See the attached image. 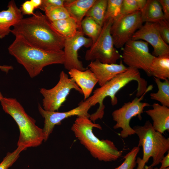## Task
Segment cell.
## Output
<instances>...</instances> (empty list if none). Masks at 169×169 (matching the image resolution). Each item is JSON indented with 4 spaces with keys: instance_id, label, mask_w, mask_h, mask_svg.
<instances>
[{
    "instance_id": "cell-12",
    "label": "cell",
    "mask_w": 169,
    "mask_h": 169,
    "mask_svg": "<svg viewBox=\"0 0 169 169\" xmlns=\"http://www.w3.org/2000/svg\"><path fill=\"white\" fill-rule=\"evenodd\" d=\"M91 107L87 99L81 102L76 108L64 112L46 111L38 104L39 112L44 119L42 129L44 141L48 140L55 125H60L61 121L65 119L74 115L86 116L90 118V115L88 111Z\"/></svg>"
},
{
    "instance_id": "cell-9",
    "label": "cell",
    "mask_w": 169,
    "mask_h": 169,
    "mask_svg": "<svg viewBox=\"0 0 169 169\" xmlns=\"http://www.w3.org/2000/svg\"><path fill=\"white\" fill-rule=\"evenodd\" d=\"M59 80L57 84L50 89L41 88L40 93L43 97V108L49 111L58 110L65 102L70 90L74 89L82 94L80 88L72 78L63 71L59 74Z\"/></svg>"
},
{
    "instance_id": "cell-26",
    "label": "cell",
    "mask_w": 169,
    "mask_h": 169,
    "mask_svg": "<svg viewBox=\"0 0 169 169\" xmlns=\"http://www.w3.org/2000/svg\"><path fill=\"white\" fill-rule=\"evenodd\" d=\"M123 0H107V4L104 22L109 18L113 20L121 14V9Z\"/></svg>"
},
{
    "instance_id": "cell-4",
    "label": "cell",
    "mask_w": 169,
    "mask_h": 169,
    "mask_svg": "<svg viewBox=\"0 0 169 169\" xmlns=\"http://www.w3.org/2000/svg\"><path fill=\"white\" fill-rule=\"evenodd\" d=\"M94 128L102 129L100 124L94 123L89 118L79 116L75 120L71 130L94 158L105 162L117 160L121 156L123 151L119 150L111 140L99 139L93 132Z\"/></svg>"
},
{
    "instance_id": "cell-27",
    "label": "cell",
    "mask_w": 169,
    "mask_h": 169,
    "mask_svg": "<svg viewBox=\"0 0 169 169\" xmlns=\"http://www.w3.org/2000/svg\"><path fill=\"white\" fill-rule=\"evenodd\" d=\"M44 12L45 15L51 22L70 17L67 10L64 6L47 9Z\"/></svg>"
},
{
    "instance_id": "cell-16",
    "label": "cell",
    "mask_w": 169,
    "mask_h": 169,
    "mask_svg": "<svg viewBox=\"0 0 169 169\" xmlns=\"http://www.w3.org/2000/svg\"><path fill=\"white\" fill-rule=\"evenodd\" d=\"M23 18V15L15 1H10L7 9L0 11V39L8 35L11 33V27L14 26Z\"/></svg>"
},
{
    "instance_id": "cell-41",
    "label": "cell",
    "mask_w": 169,
    "mask_h": 169,
    "mask_svg": "<svg viewBox=\"0 0 169 169\" xmlns=\"http://www.w3.org/2000/svg\"><path fill=\"white\" fill-rule=\"evenodd\" d=\"M4 97L2 93L0 91V100L3 98Z\"/></svg>"
},
{
    "instance_id": "cell-36",
    "label": "cell",
    "mask_w": 169,
    "mask_h": 169,
    "mask_svg": "<svg viewBox=\"0 0 169 169\" xmlns=\"http://www.w3.org/2000/svg\"><path fill=\"white\" fill-rule=\"evenodd\" d=\"M136 163L137 164L136 169H144V166L146 163L140 157H138L136 160Z\"/></svg>"
},
{
    "instance_id": "cell-17",
    "label": "cell",
    "mask_w": 169,
    "mask_h": 169,
    "mask_svg": "<svg viewBox=\"0 0 169 169\" xmlns=\"http://www.w3.org/2000/svg\"><path fill=\"white\" fill-rule=\"evenodd\" d=\"M70 77L73 79L81 89L84 95V100L90 95L93 89L98 83V80L94 73L90 69L81 71L76 69L69 70Z\"/></svg>"
},
{
    "instance_id": "cell-22",
    "label": "cell",
    "mask_w": 169,
    "mask_h": 169,
    "mask_svg": "<svg viewBox=\"0 0 169 169\" xmlns=\"http://www.w3.org/2000/svg\"><path fill=\"white\" fill-rule=\"evenodd\" d=\"M51 24L54 28L65 38L74 36L79 30L76 21L70 17L52 22Z\"/></svg>"
},
{
    "instance_id": "cell-8",
    "label": "cell",
    "mask_w": 169,
    "mask_h": 169,
    "mask_svg": "<svg viewBox=\"0 0 169 169\" xmlns=\"http://www.w3.org/2000/svg\"><path fill=\"white\" fill-rule=\"evenodd\" d=\"M153 88L152 85L148 86L145 92L140 97H136L131 101L125 103L118 109L114 110L112 113L113 120L116 122L113 128H121L120 136L123 138L135 135V132L130 124V120L134 117L137 116L140 120H142L141 114L143 113L144 108L150 105L147 102L141 101L144 95Z\"/></svg>"
},
{
    "instance_id": "cell-30",
    "label": "cell",
    "mask_w": 169,
    "mask_h": 169,
    "mask_svg": "<svg viewBox=\"0 0 169 169\" xmlns=\"http://www.w3.org/2000/svg\"><path fill=\"white\" fill-rule=\"evenodd\" d=\"M169 21L163 19L153 23L164 41L169 44Z\"/></svg>"
},
{
    "instance_id": "cell-11",
    "label": "cell",
    "mask_w": 169,
    "mask_h": 169,
    "mask_svg": "<svg viewBox=\"0 0 169 169\" xmlns=\"http://www.w3.org/2000/svg\"><path fill=\"white\" fill-rule=\"evenodd\" d=\"M143 23L140 11L128 15L121 14L113 20L110 33L115 48H122L131 39L133 34L142 25Z\"/></svg>"
},
{
    "instance_id": "cell-25",
    "label": "cell",
    "mask_w": 169,
    "mask_h": 169,
    "mask_svg": "<svg viewBox=\"0 0 169 169\" xmlns=\"http://www.w3.org/2000/svg\"><path fill=\"white\" fill-rule=\"evenodd\" d=\"M81 27L84 34L92 40V44L98 38L102 28L92 18L88 16H85L82 21Z\"/></svg>"
},
{
    "instance_id": "cell-19",
    "label": "cell",
    "mask_w": 169,
    "mask_h": 169,
    "mask_svg": "<svg viewBox=\"0 0 169 169\" xmlns=\"http://www.w3.org/2000/svg\"><path fill=\"white\" fill-rule=\"evenodd\" d=\"M95 0H65L64 6L67 10L69 16L76 22L79 31H81L82 21Z\"/></svg>"
},
{
    "instance_id": "cell-24",
    "label": "cell",
    "mask_w": 169,
    "mask_h": 169,
    "mask_svg": "<svg viewBox=\"0 0 169 169\" xmlns=\"http://www.w3.org/2000/svg\"><path fill=\"white\" fill-rule=\"evenodd\" d=\"M107 4V0H95L87 12L85 16L92 18L98 24L102 27Z\"/></svg>"
},
{
    "instance_id": "cell-2",
    "label": "cell",
    "mask_w": 169,
    "mask_h": 169,
    "mask_svg": "<svg viewBox=\"0 0 169 169\" xmlns=\"http://www.w3.org/2000/svg\"><path fill=\"white\" fill-rule=\"evenodd\" d=\"M9 46V54L22 65L30 77L39 75L45 67L53 64H63V50L50 51L44 50L31 44L22 36L18 35Z\"/></svg>"
},
{
    "instance_id": "cell-6",
    "label": "cell",
    "mask_w": 169,
    "mask_h": 169,
    "mask_svg": "<svg viewBox=\"0 0 169 169\" xmlns=\"http://www.w3.org/2000/svg\"><path fill=\"white\" fill-rule=\"evenodd\" d=\"M133 128L139 138L138 146L142 148L143 161L146 163L152 157V166L159 164L165 154L169 151V138L156 131L149 120L143 126L136 125Z\"/></svg>"
},
{
    "instance_id": "cell-32",
    "label": "cell",
    "mask_w": 169,
    "mask_h": 169,
    "mask_svg": "<svg viewBox=\"0 0 169 169\" xmlns=\"http://www.w3.org/2000/svg\"><path fill=\"white\" fill-rule=\"evenodd\" d=\"M65 0H42L39 8L44 11L46 9L64 6Z\"/></svg>"
},
{
    "instance_id": "cell-7",
    "label": "cell",
    "mask_w": 169,
    "mask_h": 169,
    "mask_svg": "<svg viewBox=\"0 0 169 169\" xmlns=\"http://www.w3.org/2000/svg\"><path fill=\"white\" fill-rule=\"evenodd\" d=\"M113 21L111 18L104 21L98 38L86 52V60H98L103 63L111 64H116L120 58L121 55L115 47L110 33Z\"/></svg>"
},
{
    "instance_id": "cell-37",
    "label": "cell",
    "mask_w": 169,
    "mask_h": 169,
    "mask_svg": "<svg viewBox=\"0 0 169 169\" xmlns=\"http://www.w3.org/2000/svg\"><path fill=\"white\" fill-rule=\"evenodd\" d=\"M140 11L142 12L145 8L146 3V0H137Z\"/></svg>"
},
{
    "instance_id": "cell-39",
    "label": "cell",
    "mask_w": 169,
    "mask_h": 169,
    "mask_svg": "<svg viewBox=\"0 0 169 169\" xmlns=\"http://www.w3.org/2000/svg\"><path fill=\"white\" fill-rule=\"evenodd\" d=\"M35 9L39 8L41 4L42 0H31Z\"/></svg>"
},
{
    "instance_id": "cell-1",
    "label": "cell",
    "mask_w": 169,
    "mask_h": 169,
    "mask_svg": "<svg viewBox=\"0 0 169 169\" xmlns=\"http://www.w3.org/2000/svg\"><path fill=\"white\" fill-rule=\"evenodd\" d=\"M11 33L15 36H21L31 44L44 50L58 51L64 47L65 38L54 28L45 15L38 11L22 19Z\"/></svg>"
},
{
    "instance_id": "cell-20",
    "label": "cell",
    "mask_w": 169,
    "mask_h": 169,
    "mask_svg": "<svg viewBox=\"0 0 169 169\" xmlns=\"http://www.w3.org/2000/svg\"><path fill=\"white\" fill-rule=\"evenodd\" d=\"M151 76L160 79H169V55L155 57L150 67Z\"/></svg>"
},
{
    "instance_id": "cell-10",
    "label": "cell",
    "mask_w": 169,
    "mask_h": 169,
    "mask_svg": "<svg viewBox=\"0 0 169 169\" xmlns=\"http://www.w3.org/2000/svg\"><path fill=\"white\" fill-rule=\"evenodd\" d=\"M122 50L121 57L128 67L142 69L151 77L150 67L155 56L149 52L147 43L131 39L125 44Z\"/></svg>"
},
{
    "instance_id": "cell-35",
    "label": "cell",
    "mask_w": 169,
    "mask_h": 169,
    "mask_svg": "<svg viewBox=\"0 0 169 169\" xmlns=\"http://www.w3.org/2000/svg\"><path fill=\"white\" fill-rule=\"evenodd\" d=\"M168 151L167 154L162 158L160 163H161L160 167L161 168H165L169 166V151Z\"/></svg>"
},
{
    "instance_id": "cell-5",
    "label": "cell",
    "mask_w": 169,
    "mask_h": 169,
    "mask_svg": "<svg viewBox=\"0 0 169 169\" xmlns=\"http://www.w3.org/2000/svg\"><path fill=\"white\" fill-rule=\"evenodd\" d=\"M3 111L10 115L17 124L19 130L18 146L27 148L40 146L44 141L43 129L36 125V121L28 115L17 100L4 97L0 100Z\"/></svg>"
},
{
    "instance_id": "cell-29",
    "label": "cell",
    "mask_w": 169,
    "mask_h": 169,
    "mask_svg": "<svg viewBox=\"0 0 169 169\" xmlns=\"http://www.w3.org/2000/svg\"><path fill=\"white\" fill-rule=\"evenodd\" d=\"M140 151V147L135 146L124 157L123 162L115 169H134L136 166L137 156Z\"/></svg>"
},
{
    "instance_id": "cell-28",
    "label": "cell",
    "mask_w": 169,
    "mask_h": 169,
    "mask_svg": "<svg viewBox=\"0 0 169 169\" xmlns=\"http://www.w3.org/2000/svg\"><path fill=\"white\" fill-rule=\"evenodd\" d=\"M27 149L24 146H18L12 152H8L0 163V169H8L16 161L20 153Z\"/></svg>"
},
{
    "instance_id": "cell-34",
    "label": "cell",
    "mask_w": 169,
    "mask_h": 169,
    "mask_svg": "<svg viewBox=\"0 0 169 169\" xmlns=\"http://www.w3.org/2000/svg\"><path fill=\"white\" fill-rule=\"evenodd\" d=\"M164 14V18L169 21V0H158Z\"/></svg>"
},
{
    "instance_id": "cell-15",
    "label": "cell",
    "mask_w": 169,
    "mask_h": 169,
    "mask_svg": "<svg viewBox=\"0 0 169 169\" xmlns=\"http://www.w3.org/2000/svg\"><path fill=\"white\" fill-rule=\"evenodd\" d=\"M88 66L95 74L98 83L101 86L109 81L117 74L126 71L127 67L121 60L119 64H104L98 60L91 61Z\"/></svg>"
},
{
    "instance_id": "cell-3",
    "label": "cell",
    "mask_w": 169,
    "mask_h": 169,
    "mask_svg": "<svg viewBox=\"0 0 169 169\" xmlns=\"http://www.w3.org/2000/svg\"><path fill=\"white\" fill-rule=\"evenodd\" d=\"M134 80L137 83L136 96L139 97L147 90V82L141 77L138 69L132 67H128L126 71L117 74L103 85L96 88L93 95L87 99L92 107L97 104H99V108L96 112L90 115V120L95 123L97 120H101L104 114V99L109 97L111 105L113 106L116 105L118 102L116 96V93L129 83Z\"/></svg>"
},
{
    "instance_id": "cell-23",
    "label": "cell",
    "mask_w": 169,
    "mask_h": 169,
    "mask_svg": "<svg viewBox=\"0 0 169 169\" xmlns=\"http://www.w3.org/2000/svg\"><path fill=\"white\" fill-rule=\"evenodd\" d=\"M157 85L158 90L156 93H151V99L157 101L161 105L169 107V79L162 82L160 79L154 77Z\"/></svg>"
},
{
    "instance_id": "cell-38",
    "label": "cell",
    "mask_w": 169,
    "mask_h": 169,
    "mask_svg": "<svg viewBox=\"0 0 169 169\" xmlns=\"http://www.w3.org/2000/svg\"><path fill=\"white\" fill-rule=\"evenodd\" d=\"M13 69V68L11 66L0 65V69L6 73H8L10 70Z\"/></svg>"
},
{
    "instance_id": "cell-21",
    "label": "cell",
    "mask_w": 169,
    "mask_h": 169,
    "mask_svg": "<svg viewBox=\"0 0 169 169\" xmlns=\"http://www.w3.org/2000/svg\"><path fill=\"white\" fill-rule=\"evenodd\" d=\"M141 12L143 22L154 23L165 19L158 0H147L145 8Z\"/></svg>"
},
{
    "instance_id": "cell-31",
    "label": "cell",
    "mask_w": 169,
    "mask_h": 169,
    "mask_svg": "<svg viewBox=\"0 0 169 169\" xmlns=\"http://www.w3.org/2000/svg\"><path fill=\"white\" fill-rule=\"evenodd\" d=\"M140 11L137 0H123L121 9L122 15H128Z\"/></svg>"
},
{
    "instance_id": "cell-40",
    "label": "cell",
    "mask_w": 169,
    "mask_h": 169,
    "mask_svg": "<svg viewBox=\"0 0 169 169\" xmlns=\"http://www.w3.org/2000/svg\"><path fill=\"white\" fill-rule=\"evenodd\" d=\"M144 169H169V167H168L165 168H158L157 167H154L152 166L151 165L149 166H144Z\"/></svg>"
},
{
    "instance_id": "cell-33",
    "label": "cell",
    "mask_w": 169,
    "mask_h": 169,
    "mask_svg": "<svg viewBox=\"0 0 169 169\" xmlns=\"http://www.w3.org/2000/svg\"><path fill=\"white\" fill-rule=\"evenodd\" d=\"M20 9L23 15H33L34 14V11L35 8L31 0L24 2Z\"/></svg>"
},
{
    "instance_id": "cell-18",
    "label": "cell",
    "mask_w": 169,
    "mask_h": 169,
    "mask_svg": "<svg viewBox=\"0 0 169 169\" xmlns=\"http://www.w3.org/2000/svg\"><path fill=\"white\" fill-rule=\"evenodd\" d=\"M152 109L145 111L153 121L154 129L162 134L169 130V108L158 103L152 105Z\"/></svg>"
},
{
    "instance_id": "cell-14",
    "label": "cell",
    "mask_w": 169,
    "mask_h": 169,
    "mask_svg": "<svg viewBox=\"0 0 169 169\" xmlns=\"http://www.w3.org/2000/svg\"><path fill=\"white\" fill-rule=\"evenodd\" d=\"M131 39L143 40L150 44L154 56L169 55V46L163 40L153 23L145 22L134 33Z\"/></svg>"
},
{
    "instance_id": "cell-13",
    "label": "cell",
    "mask_w": 169,
    "mask_h": 169,
    "mask_svg": "<svg viewBox=\"0 0 169 169\" xmlns=\"http://www.w3.org/2000/svg\"><path fill=\"white\" fill-rule=\"evenodd\" d=\"M92 40L84 36L81 31L78 30L74 36L65 38L64 47V65L65 68L69 70L76 69L84 71L82 62L78 59V52L80 48L84 46L90 47L92 44Z\"/></svg>"
}]
</instances>
